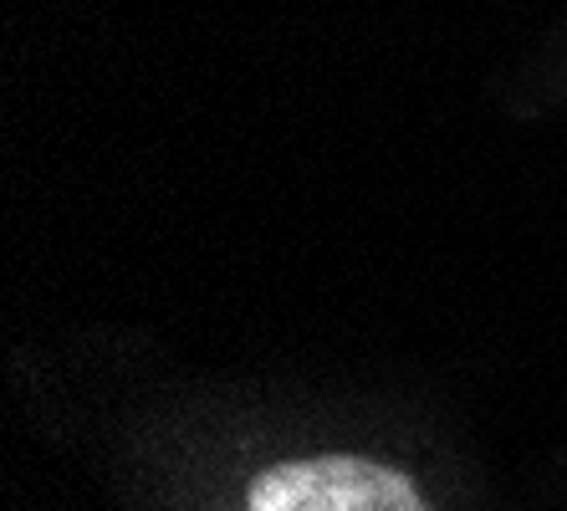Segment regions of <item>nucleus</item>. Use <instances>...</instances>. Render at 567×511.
<instances>
[{
	"label": "nucleus",
	"mask_w": 567,
	"mask_h": 511,
	"mask_svg": "<svg viewBox=\"0 0 567 511\" xmlns=\"http://www.w3.org/2000/svg\"><path fill=\"white\" fill-rule=\"evenodd\" d=\"M251 511H430L410 481L363 456L287 460L256 476Z\"/></svg>",
	"instance_id": "1"
}]
</instances>
